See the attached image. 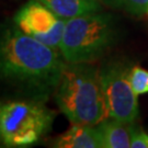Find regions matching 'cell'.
Here are the masks:
<instances>
[{"instance_id": "obj_1", "label": "cell", "mask_w": 148, "mask_h": 148, "mask_svg": "<svg viewBox=\"0 0 148 148\" xmlns=\"http://www.w3.org/2000/svg\"><path fill=\"white\" fill-rule=\"evenodd\" d=\"M66 65L59 49L27 35L13 21L0 27V80L27 97L46 102Z\"/></svg>"}, {"instance_id": "obj_2", "label": "cell", "mask_w": 148, "mask_h": 148, "mask_svg": "<svg viewBox=\"0 0 148 148\" xmlns=\"http://www.w3.org/2000/svg\"><path fill=\"white\" fill-rule=\"evenodd\" d=\"M54 99L71 124L95 126L109 117L100 68L93 63H67Z\"/></svg>"}, {"instance_id": "obj_3", "label": "cell", "mask_w": 148, "mask_h": 148, "mask_svg": "<svg viewBox=\"0 0 148 148\" xmlns=\"http://www.w3.org/2000/svg\"><path fill=\"white\" fill-rule=\"evenodd\" d=\"M116 18L103 11L76 16L66 21L59 52L68 64L95 63L120 38Z\"/></svg>"}, {"instance_id": "obj_4", "label": "cell", "mask_w": 148, "mask_h": 148, "mask_svg": "<svg viewBox=\"0 0 148 148\" xmlns=\"http://www.w3.org/2000/svg\"><path fill=\"white\" fill-rule=\"evenodd\" d=\"M56 112L45 101L33 98L0 101V147L27 148L36 145L53 125Z\"/></svg>"}, {"instance_id": "obj_5", "label": "cell", "mask_w": 148, "mask_h": 148, "mask_svg": "<svg viewBox=\"0 0 148 148\" xmlns=\"http://www.w3.org/2000/svg\"><path fill=\"white\" fill-rule=\"evenodd\" d=\"M132 65L124 59H111L100 67V77L108 116L119 121L136 122L138 95L130 82Z\"/></svg>"}, {"instance_id": "obj_6", "label": "cell", "mask_w": 148, "mask_h": 148, "mask_svg": "<svg viewBox=\"0 0 148 148\" xmlns=\"http://www.w3.org/2000/svg\"><path fill=\"white\" fill-rule=\"evenodd\" d=\"M13 23L27 35L59 49L66 20L37 0H29L16 12Z\"/></svg>"}, {"instance_id": "obj_7", "label": "cell", "mask_w": 148, "mask_h": 148, "mask_svg": "<svg viewBox=\"0 0 148 148\" xmlns=\"http://www.w3.org/2000/svg\"><path fill=\"white\" fill-rule=\"evenodd\" d=\"M53 147L57 148H102L97 126L73 124L68 131L54 139Z\"/></svg>"}, {"instance_id": "obj_8", "label": "cell", "mask_w": 148, "mask_h": 148, "mask_svg": "<svg viewBox=\"0 0 148 148\" xmlns=\"http://www.w3.org/2000/svg\"><path fill=\"white\" fill-rule=\"evenodd\" d=\"M134 123L106 117L95 125L100 134L102 148H131Z\"/></svg>"}, {"instance_id": "obj_9", "label": "cell", "mask_w": 148, "mask_h": 148, "mask_svg": "<svg viewBox=\"0 0 148 148\" xmlns=\"http://www.w3.org/2000/svg\"><path fill=\"white\" fill-rule=\"evenodd\" d=\"M59 18L69 20L102 10L101 0H37Z\"/></svg>"}, {"instance_id": "obj_10", "label": "cell", "mask_w": 148, "mask_h": 148, "mask_svg": "<svg viewBox=\"0 0 148 148\" xmlns=\"http://www.w3.org/2000/svg\"><path fill=\"white\" fill-rule=\"evenodd\" d=\"M103 5L136 16H148V0H101Z\"/></svg>"}, {"instance_id": "obj_11", "label": "cell", "mask_w": 148, "mask_h": 148, "mask_svg": "<svg viewBox=\"0 0 148 148\" xmlns=\"http://www.w3.org/2000/svg\"><path fill=\"white\" fill-rule=\"evenodd\" d=\"M130 82L137 95L148 93V70L140 66H132L130 71Z\"/></svg>"}, {"instance_id": "obj_12", "label": "cell", "mask_w": 148, "mask_h": 148, "mask_svg": "<svg viewBox=\"0 0 148 148\" xmlns=\"http://www.w3.org/2000/svg\"><path fill=\"white\" fill-rule=\"evenodd\" d=\"M131 148H148V134L136 124L133 125Z\"/></svg>"}]
</instances>
